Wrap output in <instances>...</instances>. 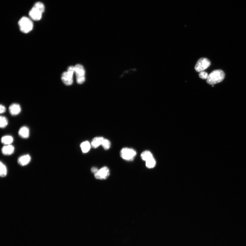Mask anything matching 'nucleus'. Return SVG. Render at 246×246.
Instances as JSON below:
<instances>
[{
  "instance_id": "f257e3e1",
  "label": "nucleus",
  "mask_w": 246,
  "mask_h": 246,
  "mask_svg": "<svg viewBox=\"0 0 246 246\" xmlns=\"http://www.w3.org/2000/svg\"><path fill=\"white\" fill-rule=\"evenodd\" d=\"M45 7L43 3L39 2L36 3L29 13L31 19L35 21L40 20L44 12Z\"/></svg>"
},
{
  "instance_id": "f03ea898",
  "label": "nucleus",
  "mask_w": 246,
  "mask_h": 246,
  "mask_svg": "<svg viewBox=\"0 0 246 246\" xmlns=\"http://www.w3.org/2000/svg\"><path fill=\"white\" fill-rule=\"evenodd\" d=\"M225 77V73L222 70H215L209 74L207 79V82L209 84L214 85L222 82Z\"/></svg>"
},
{
  "instance_id": "7ed1b4c3",
  "label": "nucleus",
  "mask_w": 246,
  "mask_h": 246,
  "mask_svg": "<svg viewBox=\"0 0 246 246\" xmlns=\"http://www.w3.org/2000/svg\"><path fill=\"white\" fill-rule=\"evenodd\" d=\"M75 74V66L69 67L67 71L62 74L61 79L64 84L66 86H70L73 84V75Z\"/></svg>"
},
{
  "instance_id": "20e7f679",
  "label": "nucleus",
  "mask_w": 246,
  "mask_h": 246,
  "mask_svg": "<svg viewBox=\"0 0 246 246\" xmlns=\"http://www.w3.org/2000/svg\"><path fill=\"white\" fill-rule=\"evenodd\" d=\"M20 29L23 33H28L31 31L33 28V24L29 18L23 17L18 22Z\"/></svg>"
},
{
  "instance_id": "39448f33",
  "label": "nucleus",
  "mask_w": 246,
  "mask_h": 246,
  "mask_svg": "<svg viewBox=\"0 0 246 246\" xmlns=\"http://www.w3.org/2000/svg\"><path fill=\"white\" fill-rule=\"evenodd\" d=\"M75 74L78 84H82L84 82L85 80V71L82 65L80 64L76 65L75 66Z\"/></svg>"
},
{
  "instance_id": "423d86ee",
  "label": "nucleus",
  "mask_w": 246,
  "mask_h": 246,
  "mask_svg": "<svg viewBox=\"0 0 246 246\" xmlns=\"http://www.w3.org/2000/svg\"><path fill=\"white\" fill-rule=\"evenodd\" d=\"M211 62L209 59L205 57L198 59L195 67V70L198 72L204 71L210 66Z\"/></svg>"
},
{
  "instance_id": "0eeeda50",
  "label": "nucleus",
  "mask_w": 246,
  "mask_h": 246,
  "mask_svg": "<svg viewBox=\"0 0 246 246\" xmlns=\"http://www.w3.org/2000/svg\"><path fill=\"white\" fill-rule=\"evenodd\" d=\"M136 155V152L132 148H123L120 151L121 157L126 161L133 160Z\"/></svg>"
},
{
  "instance_id": "6e6552de",
  "label": "nucleus",
  "mask_w": 246,
  "mask_h": 246,
  "mask_svg": "<svg viewBox=\"0 0 246 246\" xmlns=\"http://www.w3.org/2000/svg\"><path fill=\"white\" fill-rule=\"evenodd\" d=\"M109 175V170L107 167H103L95 174V178L98 180H105Z\"/></svg>"
},
{
  "instance_id": "1a4fd4ad",
  "label": "nucleus",
  "mask_w": 246,
  "mask_h": 246,
  "mask_svg": "<svg viewBox=\"0 0 246 246\" xmlns=\"http://www.w3.org/2000/svg\"><path fill=\"white\" fill-rule=\"evenodd\" d=\"M9 110L10 114L14 116L19 114L21 111V108L19 104L13 103L9 106Z\"/></svg>"
},
{
  "instance_id": "9d476101",
  "label": "nucleus",
  "mask_w": 246,
  "mask_h": 246,
  "mask_svg": "<svg viewBox=\"0 0 246 246\" xmlns=\"http://www.w3.org/2000/svg\"><path fill=\"white\" fill-rule=\"evenodd\" d=\"M31 158L30 155H24L20 157L18 160V163L22 166L28 165L30 162Z\"/></svg>"
},
{
  "instance_id": "9b49d317",
  "label": "nucleus",
  "mask_w": 246,
  "mask_h": 246,
  "mask_svg": "<svg viewBox=\"0 0 246 246\" xmlns=\"http://www.w3.org/2000/svg\"><path fill=\"white\" fill-rule=\"evenodd\" d=\"M30 129L26 126H22L20 128L18 131L19 136L23 139L28 138L30 136Z\"/></svg>"
},
{
  "instance_id": "f8f14e48",
  "label": "nucleus",
  "mask_w": 246,
  "mask_h": 246,
  "mask_svg": "<svg viewBox=\"0 0 246 246\" xmlns=\"http://www.w3.org/2000/svg\"><path fill=\"white\" fill-rule=\"evenodd\" d=\"M14 151V147L12 145H5L2 148L1 152L3 155H11Z\"/></svg>"
},
{
  "instance_id": "ddd939ff",
  "label": "nucleus",
  "mask_w": 246,
  "mask_h": 246,
  "mask_svg": "<svg viewBox=\"0 0 246 246\" xmlns=\"http://www.w3.org/2000/svg\"><path fill=\"white\" fill-rule=\"evenodd\" d=\"M14 140V138L11 136L6 135L1 137V141L2 143L4 145H11Z\"/></svg>"
},
{
  "instance_id": "4468645a",
  "label": "nucleus",
  "mask_w": 246,
  "mask_h": 246,
  "mask_svg": "<svg viewBox=\"0 0 246 246\" xmlns=\"http://www.w3.org/2000/svg\"><path fill=\"white\" fill-rule=\"evenodd\" d=\"M104 139L103 137H96L94 138L91 142L92 147L95 148L98 147L102 145V143Z\"/></svg>"
},
{
  "instance_id": "2eb2a0df",
  "label": "nucleus",
  "mask_w": 246,
  "mask_h": 246,
  "mask_svg": "<svg viewBox=\"0 0 246 246\" xmlns=\"http://www.w3.org/2000/svg\"><path fill=\"white\" fill-rule=\"evenodd\" d=\"M91 145L88 141L83 142L80 145V147L82 152L84 153H88L91 148Z\"/></svg>"
},
{
  "instance_id": "dca6fc26",
  "label": "nucleus",
  "mask_w": 246,
  "mask_h": 246,
  "mask_svg": "<svg viewBox=\"0 0 246 246\" xmlns=\"http://www.w3.org/2000/svg\"><path fill=\"white\" fill-rule=\"evenodd\" d=\"M142 159L145 162L153 158V155L149 151H145L143 152L141 155Z\"/></svg>"
},
{
  "instance_id": "f3484780",
  "label": "nucleus",
  "mask_w": 246,
  "mask_h": 246,
  "mask_svg": "<svg viewBox=\"0 0 246 246\" xmlns=\"http://www.w3.org/2000/svg\"><path fill=\"white\" fill-rule=\"evenodd\" d=\"M0 175L1 177L3 178L6 176L7 174V169L6 166L3 163L1 162L0 164Z\"/></svg>"
},
{
  "instance_id": "a211bd4d",
  "label": "nucleus",
  "mask_w": 246,
  "mask_h": 246,
  "mask_svg": "<svg viewBox=\"0 0 246 246\" xmlns=\"http://www.w3.org/2000/svg\"><path fill=\"white\" fill-rule=\"evenodd\" d=\"M8 120L6 118L5 116H1L0 117V127L1 128H4L8 125Z\"/></svg>"
},
{
  "instance_id": "6ab92c4d",
  "label": "nucleus",
  "mask_w": 246,
  "mask_h": 246,
  "mask_svg": "<svg viewBox=\"0 0 246 246\" xmlns=\"http://www.w3.org/2000/svg\"><path fill=\"white\" fill-rule=\"evenodd\" d=\"M155 164H156V162H155V161L154 158H153V157L146 162V167L149 168V169L154 167Z\"/></svg>"
},
{
  "instance_id": "aec40b11",
  "label": "nucleus",
  "mask_w": 246,
  "mask_h": 246,
  "mask_svg": "<svg viewBox=\"0 0 246 246\" xmlns=\"http://www.w3.org/2000/svg\"><path fill=\"white\" fill-rule=\"evenodd\" d=\"M102 145L105 150H108L111 147V143L107 139H104L102 143Z\"/></svg>"
},
{
  "instance_id": "412c9836",
  "label": "nucleus",
  "mask_w": 246,
  "mask_h": 246,
  "mask_svg": "<svg viewBox=\"0 0 246 246\" xmlns=\"http://www.w3.org/2000/svg\"><path fill=\"white\" fill-rule=\"evenodd\" d=\"M199 76L200 78L203 79H207L209 75L207 72L202 71L200 72Z\"/></svg>"
},
{
  "instance_id": "4be33fe9",
  "label": "nucleus",
  "mask_w": 246,
  "mask_h": 246,
  "mask_svg": "<svg viewBox=\"0 0 246 246\" xmlns=\"http://www.w3.org/2000/svg\"><path fill=\"white\" fill-rule=\"evenodd\" d=\"M6 111V108L3 105H0V113L1 114L4 113Z\"/></svg>"
},
{
  "instance_id": "5701e85b",
  "label": "nucleus",
  "mask_w": 246,
  "mask_h": 246,
  "mask_svg": "<svg viewBox=\"0 0 246 246\" xmlns=\"http://www.w3.org/2000/svg\"><path fill=\"white\" fill-rule=\"evenodd\" d=\"M98 170H99L97 169V168L95 167H93L91 169L92 172L94 174L97 173Z\"/></svg>"
}]
</instances>
